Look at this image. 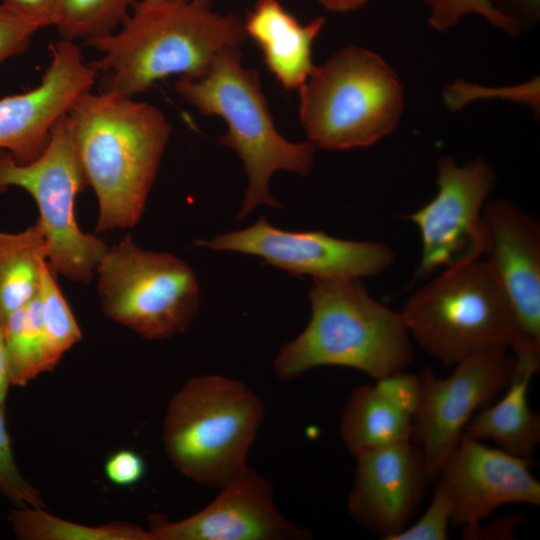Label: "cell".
Wrapping results in <instances>:
<instances>
[{"label":"cell","mask_w":540,"mask_h":540,"mask_svg":"<svg viewBox=\"0 0 540 540\" xmlns=\"http://www.w3.org/2000/svg\"><path fill=\"white\" fill-rule=\"evenodd\" d=\"M485 263L506 295L522 334L540 344V225L505 199L483 208Z\"/></svg>","instance_id":"17"},{"label":"cell","mask_w":540,"mask_h":540,"mask_svg":"<svg viewBox=\"0 0 540 540\" xmlns=\"http://www.w3.org/2000/svg\"><path fill=\"white\" fill-rule=\"evenodd\" d=\"M176 93L206 116H218L227 125L219 142L241 158L248 186L237 219L260 205L281 208L270 193L273 174L286 170L301 176L311 171L315 145L291 142L276 129L260 74L242 64L240 48L222 52L199 78L179 77Z\"/></svg>","instance_id":"4"},{"label":"cell","mask_w":540,"mask_h":540,"mask_svg":"<svg viewBox=\"0 0 540 540\" xmlns=\"http://www.w3.org/2000/svg\"><path fill=\"white\" fill-rule=\"evenodd\" d=\"M95 274L103 313L147 340L184 332L198 311L191 267L170 253L140 248L129 235L107 248Z\"/></svg>","instance_id":"8"},{"label":"cell","mask_w":540,"mask_h":540,"mask_svg":"<svg viewBox=\"0 0 540 540\" xmlns=\"http://www.w3.org/2000/svg\"><path fill=\"white\" fill-rule=\"evenodd\" d=\"M514 363L506 348H493L461 360L445 378L436 377L429 367L423 368L412 440L421 448L428 484L438 477L473 413L487 407L507 388Z\"/></svg>","instance_id":"10"},{"label":"cell","mask_w":540,"mask_h":540,"mask_svg":"<svg viewBox=\"0 0 540 540\" xmlns=\"http://www.w3.org/2000/svg\"><path fill=\"white\" fill-rule=\"evenodd\" d=\"M405 92L379 54L350 44L315 66L299 88L307 138L325 150L367 147L389 135L403 114Z\"/></svg>","instance_id":"7"},{"label":"cell","mask_w":540,"mask_h":540,"mask_svg":"<svg viewBox=\"0 0 540 540\" xmlns=\"http://www.w3.org/2000/svg\"><path fill=\"white\" fill-rule=\"evenodd\" d=\"M488 95L512 99L530 106L534 112L539 111V77L521 85L501 88L492 91L480 85L457 80L447 86L444 91V101L449 109H460L469 102Z\"/></svg>","instance_id":"28"},{"label":"cell","mask_w":540,"mask_h":540,"mask_svg":"<svg viewBox=\"0 0 540 540\" xmlns=\"http://www.w3.org/2000/svg\"><path fill=\"white\" fill-rule=\"evenodd\" d=\"M374 386L387 402L413 419L421 399L419 375L399 371L376 379Z\"/></svg>","instance_id":"30"},{"label":"cell","mask_w":540,"mask_h":540,"mask_svg":"<svg viewBox=\"0 0 540 540\" xmlns=\"http://www.w3.org/2000/svg\"><path fill=\"white\" fill-rule=\"evenodd\" d=\"M429 7L428 22L432 28L445 32L467 14H478L492 26L516 37L521 29L516 21L502 13L492 0H424Z\"/></svg>","instance_id":"26"},{"label":"cell","mask_w":540,"mask_h":540,"mask_svg":"<svg viewBox=\"0 0 540 540\" xmlns=\"http://www.w3.org/2000/svg\"><path fill=\"white\" fill-rule=\"evenodd\" d=\"M530 464L463 432L436 478L452 504L451 524L464 528V538L477 539L480 522L500 506H539L540 483Z\"/></svg>","instance_id":"13"},{"label":"cell","mask_w":540,"mask_h":540,"mask_svg":"<svg viewBox=\"0 0 540 540\" xmlns=\"http://www.w3.org/2000/svg\"><path fill=\"white\" fill-rule=\"evenodd\" d=\"M104 472L110 482L118 486L138 483L145 474V462L141 455L130 449L119 450L108 457Z\"/></svg>","instance_id":"32"},{"label":"cell","mask_w":540,"mask_h":540,"mask_svg":"<svg viewBox=\"0 0 540 540\" xmlns=\"http://www.w3.org/2000/svg\"><path fill=\"white\" fill-rule=\"evenodd\" d=\"M243 23L247 37L258 45L267 69L281 86L299 89L315 68L312 48L325 18L301 24L279 0H257Z\"/></svg>","instance_id":"18"},{"label":"cell","mask_w":540,"mask_h":540,"mask_svg":"<svg viewBox=\"0 0 540 540\" xmlns=\"http://www.w3.org/2000/svg\"><path fill=\"white\" fill-rule=\"evenodd\" d=\"M356 470L347 498L352 518L389 540L408 526L422 502L426 485L420 446L413 440L355 457Z\"/></svg>","instance_id":"16"},{"label":"cell","mask_w":540,"mask_h":540,"mask_svg":"<svg viewBox=\"0 0 540 540\" xmlns=\"http://www.w3.org/2000/svg\"><path fill=\"white\" fill-rule=\"evenodd\" d=\"M85 185L66 114L55 123L35 160L21 164L0 150V193L18 187L32 196L39 211L36 222L47 242L48 265L69 280L87 283L108 246L77 223L76 197Z\"/></svg>","instance_id":"9"},{"label":"cell","mask_w":540,"mask_h":540,"mask_svg":"<svg viewBox=\"0 0 540 540\" xmlns=\"http://www.w3.org/2000/svg\"><path fill=\"white\" fill-rule=\"evenodd\" d=\"M66 121L85 182L97 197L96 231L135 226L169 141L167 117L133 97L88 90Z\"/></svg>","instance_id":"1"},{"label":"cell","mask_w":540,"mask_h":540,"mask_svg":"<svg viewBox=\"0 0 540 540\" xmlns=\"http://www.w3.org/2000/svg\"><path fill=\"white\" fill-rule=\"evenodd\" d=\"M411 339L445 366L484 350L540 353L520 331L510 303L484 260L443 269L400 311Z\"/></svg>","instance_id":"5"},{"label":"cell","mask_w":540,"mask_h":540,"mask_svg":"<svg viewBox=\"0 0 540 540\" xmlns=\"http://www.w3.org/2000/svg\"><path fill=\"white\" fill-rule=\"evenodd\" d=\"M217 497L191 516L169 521L151 514L153 540H301L310 532L289 521L277 508L273 486L247 467Z\"/></svg>","instance_id":"14"},{"label":"cell","mask_w":540,"mask_h":540,"mask_svg":"<svg viewBox=\"0 0 540 540\" xmlns=\"http://www.w3.org/2000/svg\"><path fill=\"white\" fill-rule=\"evenodd\" d=\"M38 29L34 23L0 3V64L23 53Z\"/></svg>","instance_id":"31"},{"label":"cell","mask_w":540,"mask_h":540,"mask_svg":"<svg viewBox=\"0 0 540 540\" xmlns=\"http://www.w3.org/2000/svg\"><path fill=\"white\" fill-rule=\"evenodd\" d=\"M137 0H61L54 26L63 40L112 34Z\"/></svg>","instance_id":"24"},{"label":"cell","mask_w":540,"mask_h":540,"mask_svg":"<svg viewBox=\"0 0 540 540\" xmlns=\"http://www.w3.org/2000/svg\"><path fill=\"white\" fill-rule=\"evenodd\" d=\"M514 371L502 399L481 409L468 422L463 432L477 439H491L500 449L528 459L540 442V416L528 404V387L539 370L540 355H514Z\"/></svg>","instance_id":"19"},{"label":"cell","mask_w":540,"mask_h":540,"mask_svg":"<svg viewBox=\"0 0 540 540\" xmlns=\"http://www.w3.org/2000/svg\"><path fill=\"white\" fill-rule=\"evenodd\" d=\"M495 172L482 158L459 165L451 156L437 163L435 197L405 216L421 236L417 278L439 268L481 259L484 249L483 208L495 183Z\"/></svg>","instance_id":"11"},{"label":"cell","mask_w":540,"mask_h":540,"mask_svg":"<svg viewBox=\"0 0 540 540\" xmlns=\"http://www.w3.org/2000/svg\"><path fill=\"white\" fill-rule=\"evenodd\" d=\"M3 332L10 385L25 386L47 372L46 345L38 294L28 304L8 315Z\"/></svg>","instance_id":"23"},{"label":"cell","mask_w":540,"mask_h":540,"mask_svg":"<svg viewBox=\"0 0 540 540\" xmlns=\"http://www.w3.org/2000/svg\"><path fill=\"white\" fill-rule=\"evenodd\" d=\"M9 386L11 385H10L9 374H8V363H7V355H6V348H5V339H4L2 322L0 319V403L5 404Z\"/></svg>","instance_id":"35"},{"label":"cell","mask_w":540,"mask_h":540,"mask_svg":"<svg viewBox=\"0 0 540 540\" xmlns=\"http://www.w3.org/2000/svg\"><path fill=\"white\" fill-rule=\"evenodd\" d=\"M47 258L46 238L37 222L19 232H0L1 322L37 296Z\"/></svg>","instance_id":"21"},{"label":"cell","mask_w":540,"mask_h":540,"mask_svg":"<svg viewBox=\"0 0 540 540\" xmlns=\"http://www.w3.org/2000/svg\"><path fill=\"white\" fill-rule=\"evenodd\" d=\"M0 494L17 507H45L41 493L23 476L14 457L4 403H0Z\"/></svg>","instance_id":"27"},{"label":"cell","mask_w":540,"mask_h":540,"mask_svg":"<svg viewBox=\"0 0 540 540\" xmlns=\"http://www.w3.org/2000/svg\"><path fill=\"white\" fill-rule=\"evenodd\" d=\"M305 329L274 359L278 378L320 366L362 371L376 379L404 371L414 349L402 315L370 296L360 279H314Z\"/></svg>","instance_id":"3"},{"label":"cell","mask_w":540,"mask_h":540,"mask_svg":"<svg viewBox=\"0 0 540 540\" xmlns=\"http://www.w3.org/2000/svg\"><path fill=\"white\" fill-rule=\"evenodd\" d=\"M521 30L533 27L540 19V0H492Z\"/></svg>","instance_id":"34"},{"label":"cell","mask_w":540,"mask_h":540,"mask_svg":"<svg viewBox=\"0 0 540 540\" xmlns=\"http://www.w3.org/2000/svg\"><path fill=\"white\" fill-rule=\"evenodd\" d=\"M8 521L20 540H153L148 529L130 522L90 526L57 517L44 507L15 506Z\"/></svg>","instance_id":"22"},{"label":"cell","mask_w":540,"mask_h":540,"mask_svg":"<svg viewBox=\"0 0 540 540\" xmlns=\"http://www.w3.org/2000/svg\"><path fill=\"white\" fill-rule=\"evenodd\" d=\"M339 430L343 443L355 458L412 440L413 419L387 402L374 385H359L343 408Z\"/></svg>","instance_id":"20"},{"label":"cell","mask_w":540,"mask_h":540,"mask_svg":"<svg viewBox=\"0 0 540 540\" xmlns=\"http://www.w3.org/2000/svg\"><path fill=\"white\" fill-rule=\"evenodd\" d=\"M452 504L443 487L437 483L433 499L424 514L389 540H446L451 524Z\"/></svg>","instance_id":"29"},{"label":"cell","mask_w":540,"mask_h":540,"mask_svg":"<svg viewBox=\"0 0 540 540\" xmlns=\"http://www.w3.org/2000/svg\"><path fill=\"white\" fill-rule=\"evenodd\" d=\"M96 79L75 42L62 39L51 45V61L39 85L0 98V150L21 164L35 160L45 150L55 123Z\"/></svg>","instance_id":"15"},{"label":"cell","mask_w":540,"mask_h":540,"mask_svg":"<svg viewBox=\"0 0 540 540\" xmlns=\"http://www.w3.org/2000/svg\"><path fill=\"white\" fill-rule=\"evenodd\" d=\"M264 404L247 385L221 375L189 378L163 421L168 459L188 479L220 489L248 467Z\"/></svg>","instance_id":"6"},{"label":"cell","mask_w":540,"mask_h":540,"mask_svg":"<svg viewBox=\"0 0 540 540\" xmlns=\"http://www.w3.org/2000/svg\"><path fill=\"white\" fill-rule=\"evenodd\" d=\"M196 244L213 250L260 257L293 275L314 279L354 280L378 275L395 261L391 247L380 242L333 237L323 231H285L265 217L250 227Z\"/></svg>","instance_id":"12"},{"label":"cell","mask_w":540,"mask_h":540,"mask_svg":"<svg viewBox=\"0 0 540 540\" xmlns=\"http://www.w3.org/2000/svg\"><path fill=\"white\" fill-rule=\"evenodd\" d=\"M112 34L85 40L101 58L89 65L100 77L98 91L133 97L156 81L179 75L199 78L222 52L248 38L243 20L213 9L212 0L136 1Z\"/></svg>","instance_id":"2"},{"label":"cell","mask_w":540,"mask_h":540,"mask_svg":"<svg viewBox=\"0 0 540 540\" xmlns=\"http://www.w3.org/2000/svg\"><path fill=\"white\" fill-rule=\"evenodd\" d=\"M326 9L334 12H346L357 9L368 0H318Z\"/></svg>","instance_id":"36"},{"label":"cell","mask_w":540,"mask_h":540,"mask_svg":"<svg viewBox=\"0 0 540 540\" xmlns=\"http://www.w3.org/2000/svg\"><path fill=\"white\" fill-rule=\"evenodd\" d=\"M61 0H1V3L40 28L55 24Z\"/></svg>","instance_id":"33"},{"label":"cell","mask_w":540,"mask_h":540,"mask_svg":"<svg viewBox=\"0 0 540 540\" xmlns=\"http://www.w3.org/2000/svg\"><path fill=\"white\" fill-rule=\"evenodd\" d=\"M48 371L82 338L80 327L47 264L38 292Z\"/></svg>","instance_id":"25"},{"label":"cell","mask_w":540,"mask_h":540,"mask_svg":"<svg viewBox=\"0 0 540 540\" xmlns=\"http://www.w3.org/2000/svg\"><path fill=\"white\" fill-rule=\"evenodd\" d=\"M164 1L166 0H141V3H143L144 5H157Z\"/></svg>","instance_id":"37"}]
</instances>
